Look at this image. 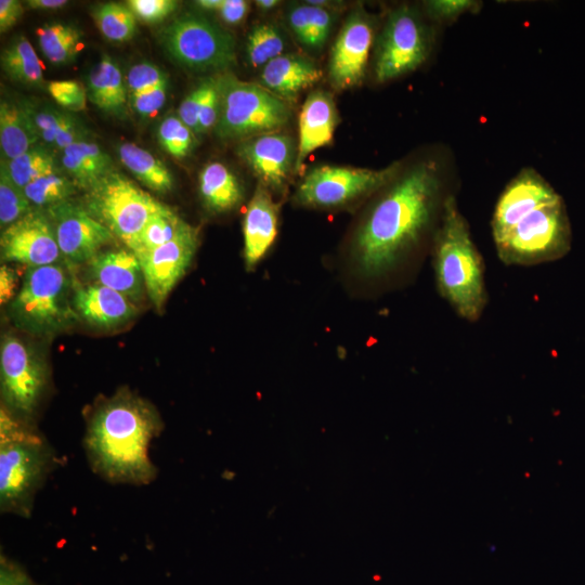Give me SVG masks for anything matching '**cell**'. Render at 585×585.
<instances>
[{
    "label": "cell",
    "mask_w": 585,
    "mask_h": 585,
    "mask_svg": "<svg viewBox=\"0 0 585 585\" xmlns=\"http://www.w3.org/2000/svg\"><path fill=\"white\" fill-rule=\"evenodd\" d=\"M562 197L534 168H522L500 193L492 216L494 243L533 211Z\"/></svg>",
    "instance_id": "cell-17"
},
{
    "label": "cell",
    "mask_w": 585,
    "mask_h": 585,
    "mask_svg": "<svg viewBox=\"0 0 585 585\" xmlns=\"http://www.w3.org/2000/svg\"><path fill=\"white\" fill-rule=\"evenodd\" d=\"M223 0H198L196 5L205 10H216L218 11L222 5Z\"/></svg>",
    "instance_id": "cell-53"
},
{
    "label": "cell",
    "mask_w": 585,
    "mask_h": 585,
    "mask_svg": "<svg viewBox=\"0 0 585 585\" xmlns=\"http://www.w3.org/2000/svg\"><path fill=\"white\" fill-rule=\"evenodd\" d=\"M375 41V21L358 9L349 14L332 47L328 78L336 90L360 86Z\"/></svg>",
    "instance_id": "cell-14"
},
{
    "label": "cell",
    "mask_w": 585,
    "mask_h": 585,
    "mask_svg": "<svg viewBox=\"0 0 585 585\" xmlns=\"http://www.w3.org/2000/svg\"><path fill=\"white\" fill-rule=\"evenodd\" d=\"M168 83L166 74L150 62L133 65L128 72L126 84L128 95L143 93L158 86Z\"/></svg>",
    "instance_id": "cell-40"
},
{
    "label": "cell",
    "mask_w": 585,
    "mask_h": 585,
    "mask_svg": "<svg viewBox=\"0 0 585 585\" xmlns=\"http://www.w3.org/2000/svg\"><path fill=\"white\" fill-rule=\"evenodd\" d=\"M323 76L321 68L310 58L299 54H282L261 69V86L286 102L316 84Z\"/></svg>",
    "instance_id": "cell-23"
},
{
    "label": "cell",
    "mask_w": 585,
    "mask_h": 585,
    "mask_svg": "<svg viewBox=\"0 0 585 585\" xmlns=\"http://www.w3.org/2000/svg\"><path fill=\"white\" fill-rule=\"evenodd\" d=\"M205 91L204 79L184 98L178 109V117L195 134H198V114Z\"/></svg>",
    "instance_id": "cell-46"
},
{
    "label": "cell",
    "mask_w": 585,
    "mask_h": 585,
    "mask_svg": "<svg viewBox=\"0 0 585 585\" xmlns=\"http://www.w3.org/2000/svg\"><path fill=\"white\" fill-rule=\"evenodd\" d=\"M44 210L52 222L62 259L69 269L87 264L116 238L82 204L72 198Z\"/></svg>",
    "instance_id": "cell-13"
},
{
    "label": "cell",
    "mask_w": 585,
    "mask_h": 585,
    "mask_svg": "<svg viewBox=\"0 0 585 585\" xmlns=\"http://www.w3.org/2000/svg\"><path fill=\"white\" fill-rule=\"evenodd\" d=\"M86 265L92 283L106 286L133 303L140 302L146 292L140 260L130 249L102 250Z\"/></svg>",
    "instance_id": "cell-20"
},
{
    "label": "cell",
    "mask_w": 585,
    "mask_h": 585,
    "mask_svg": "<svg viewBox=\"0 0 585 585\" xmlns=\"http://www.w3.org/2000/svg\"><path fill=\"white\" fill-rule=\"evenodd\" d=\"M249 11V2L245 0H223L218 10L220 17L230 25L242 23Z\"/></svg>",
    "instance_id": "cell-50"
},
{
    "label": "cell",
    "mask_w": 585,
    "mask_h": 585,
    "mask_svg": "<svg viewBox=\"0 0 585 585\" xmlns=\"http://www.w3.org/2000/svg\"><path fill=\"white\" fill-rule=\"evenodd\" d=\"M338 114L332 94L315 90L303 102L299 115V141L295 171L317 148L332 143Z\"/></svg>",
    "instance_id": "cell-21"
},
{
    "label": "cell",
    "mask_w": 585,
    "mask_h": 585,
    "mask_svg": "<svg viewBox=\"0 0 585 585\" xmlns=\"http://www.w3.org/2000/svg\"><path fill=\"white\" fill-rule=\"evenodd\" d=\"M157 138L162 148L176 158L187 156L195 144V133L174 115L161 120Z\"/></svg>",
    "instance_id": "cell-37"
},
{
    "label": "cell",
    "mask_w": 585,
    "mask_h": 585,
    "mask_svg": "<svg viewBox=\"0 0 585 585\" xmlns=\"http://www.w3.org/2000/svg\"><path fill=\"white\" fill-rule=\"evenodd\" d=\"M308 4V3H307ZM310 38L308 47L321 49L332 30L333 13L325 6L308 4Z\"/></svg>",
    "instance_id": "cell-44"
},
{
    "label": "cell",
    "mask_w": 585,
    "mask_h": 585,
    "mask_svg": "<svg viewBox=\"0 0 585 585\" xmlns=\"http://www.w3.org/2000/svg\"><path fill=\"white\" fill-rule=\"evenodd\" d=\"M198 246V231L190 226L172 240L138 257L146 294L160 311L179 280L190 266Z\"/></svg>",
    "instance_id": "cell-16"
},
{
    "label": "cell",
    "mask_w": 585,
    "mask_h": 585,
    "mask_svg": "<svg viewBox=\"0 0 585 585\" xmlns=\"http://www.w3.org/2000/svg\"><path fill=\"white\" fill-rule=\"evenodd\" d=\"M220 108L214 127L222 140L248 139L280 131L292 112L288 102L263 86L243 81L231 74L219 75Z\"/></svg>",
    "instance_id": "cell-6"
},
{
    "label": "cell",
    "mask_w": 585,
    "mask_h": 585,
    "mask_svg": "<svg viewBox=\"0 0 585 585\" xmlns=\"http://www.w3.org/2000/svg\"><path fill=\"white\" fill-rule=\"evenodd\" d=\"M73 307L90 327L110 330L128 324L136 315L135 303L123 295L96 283L81 284L75 280Z\"/></svg>",
    "instance_id": "cell-19"
},
{
    "label": "cell",
    "mask_w": 585,
    "mask_h": 585,
    "mask_svg": "<svg viewBox=\"0 0 585 585\" xmlns=\"http://www.w3.org/2000/svg\"><path fill=\"white\" fill-rule=\"evenodd\" d=\"M92 16L101 34L109 41L125 42L136 32V17L128 5L102 3L93 9Z\"/></svg>",
    "instance_id": "cell-35"
},
{
    "label": "cell",
    "mask_w": 585,
    "mask_h": 585,
    "mask_svg": "<svg viewBox=\"0 0 585 585\" xmlns=\"http://www.w3.org/2000/svg\"><path fill=\"white\" fill-rule=\"evenodd\" d=\"M433 269L440 295L457 315L478 321L487 300L484 263L452 194L444 200L434 235Z\"/></svg>",
    "instance_id": "cell-3"
},
{
    "label": "cell",
    "mask_w": 585,
    "mask_h": 585,
    "mask_svg": "<svg viewBox=\"0 0 585 585\" xmlns=\"http://www.w3.org/2000/svg\"><path fill=\"white\" fill-rule=\"evenodd\" d=\"M75 280L66 264L26 268L22 285L9 303L14 325L37 336L56 335L78 316L73 307Z\"/></svg>",
    "instance_id": "cell-5"
},
{
    "label": "cell",
    "mask_w": 585,
    "mask_h": 585,
    "mask_svg": "<svg viewBox=\"0 0 585 585\" xmlns=\"http://www.w3.org/2000/svg\"><path fill=\"white\" fill-rule=\"evenodd\" d=\"M285 39L271 23H260L249 32L246 43V56L252 67H263L283 54Z\"/></svg>",
    "instance_id": "cell-36"
},
{
    "label": "cell",
    "mask_w": 585,
    "mask_h": 585,
    "mask_svg": "<svg viewBox=\"0 0 585 585\" xmlns=\"http://www.w3.org/2000/svg\"><path fill=\"white\" fill-rule=\"evenodd\" d=\"M1 66L15 82L36 88L44 83L42 62L24 35L15 37L3 50Z\"/></svg>",
    "instance_id": "cell-30"
},
{
    "label": "cell",
    "mask_w": 585,
    "mask_h": 585,
    "mask_svg": "<svg viewBox=\"0 0 585 585\" xmlns=\"http://www.w3.org/2000/svg\"><path fill=\"white\" fill-rule=\"evenodd\" d=\"M161 43L173 62L192 72H225L236 63L233 35L200 14L174 18L162 29Z\"/></svg>",
    "instance_id": "cell-9"
},
{
    "label": "cell",
    "mask_w": 585,
    "mask_h": 585,
    "mask_svg": "<svg viewBox=\"0 0 585 585\" xmlns=\"http://www.w3.org/2000/svg\"><path fill=\"white\" fill-rule=\"evenodd\" d=\"M23 13V5L18 0L0 1V31L4 32L16 24Z\"/></svg>",
    "instance_id": "cell-51"
},
{
    "label": "cell",
    "mask_w": 585,
    "mask_h": 585,
    "mask_svg": "<svg viewBox=\"0 0 585 585\" xmlns=\"http://www.w3.org/2000/svg\"><path fill=\"white\" fill-rule=\"evenodd\" d=\"M36 35L41 52L54 65L69 64L83 47L82 32L73 25L48 23Z\"/></svg>",
    "instance_id": "cell-31"
},
{
    "label": "cell",
    "mask_w": 585,
    "mask_h": 585,
    "mask_svg": "<svg viewBox=\"0 0 585 585\" xmlns=\"http://www.w3.org/2000/svg\"><path fill=\"white\" fill-rule=\"evenodd\" d=\"M278 207L268 187L259 183L243 220L244 259L247 269L253 268L275 240Z\"/></svg>",
    "instance_id": "cell-22"
},
{
    "label": "cell",
    "mask_w": 585,
    "mask_h": 585,
    "mask_svg": "<svg viewBox=\"0 0 585 585\" xmlns=\"http://www.w3.org/2000/svg\"><path fill=\"white\" fill-rule=\"evenodd\" d=\"M199 195L211 213L234 210L244 198V188L232 170L219 161L208 162L198 178Z\"/></svg>",
    "instance_id": "cell-26"
},
{
    "label": "cell",
    "mask_w": 585,
    "mask_h": 585,
    "mask_svg": "<svg viewBox=\"0 0 585 585\" xmlns=\"http://www.w3.org/2000/svg\"><path fill=\"white\" fill-rule=\"evenodd\" d=\"M0 251L2 262L26 268L62 260L52 222L44 209L37 208L1 231Z\"/></svg>",
    "instance_id": "cell-15"
},
{
    "label": "cell",
    "mask_w": 585,
    "mask_h": 585,
    "mask_svg": "<svg viewBox=\"0 0 585 585\" xmlns=\"http://www.w3.org/2000/svg\"><path fill=\"white\" fill-rule=\"evenodd\" d=\"M402 161L380 169L324 165L312 168L299 183L294 199L314 208L351 204L382 190L401 170Z\"/></svg>",
    "instance_id": "cell-12"
},
{
    "label": "cell",
    "mask_w": 585,
    "mask_h": 585,
    "mask_svg": "<svg viewBox=\"0 0 585 585\" xmlns=\"http://www.w3.org/2000/svg\"><path fill=\"white\" fill-rule=\"evenodd\" d=\"M48 92L64 109L80 112L86 108L87 88L77 80H52L47 84Z\"/></svg>",
    "instance_id": "cell-39"
},
{
    "label": "cell",
    "mask_w": 585,
    "mask_h": 585,
    "mask_svg": "<svg viewBox=\"0 0 585 585\" xmlns=\"http://www.w3.org/2000/svg\"><path fill=\"white\" fill-rule=\"evenodd\" d=\"M32 209L23 188L0 169V225L1 230L20 220Z\"/></svg>",
    "instance_id": "cell-38"
},
{
    "label": "cell",
    "mask_w": 585,
    "mask_h": 585,
    "mask_svg": "<svg viewBox=\"0 0 585 585\" xmlns=\"http://www.w3.org/2000/svg\"><path fill=\"white\" fill-rule=\"evenodd\" d=\"M571 242V225L561 198L526 216L494 244L505 264L535 265L562 258Z\"/></svg>",
    "instance_id": "cell-7"
},
{
    "label": "cell",
    "mask_w": 585,
    "mask_h": 585,
    "mask_svg": "<svg viewBox=\"0 0 585 585\" xmlns=\"http://www.w3.org/2000/svg\"><path fill=\"white\" fill-rule=\"evenodd\" d=\"M122 165L147 188L165 194L173 188V176L167 166L148 151L133 144L118 146Z\"/></svg>",
    "instance_id": "cell-29"
},
{
    "label": "cell",
    "mask_w": 585,
    "mask_h": 585,
    "mask_svg": "<svg viewBox=\"0 0 585 585\" xmlns=\"http://www.w3.org/2000/svg\"><path fill=\"white\" fill-rule=\"evenodd\" d=\"M168 83L129 96L131 107L142 117L155 115L165 104Z\"/></svg>",
    "instance_id": "cell-45"
},
{
    "label": "cell",
    "mask_w": 585,
    "mask_h": 585,
    "mask_svg": "<svg viewBox=\"0 0 585 585\" xmlns=\"http://www.w3.org/2000/svg\"><path fill=\"white\" fill-rule=\"evenodd\" d=\"M39 138L22 104L1 101L0 147L1 160L8 161L37 145Z\"/></svg>",
    "instance_id": "cell-28"
},
{
    "label": "cell",
    "mask_w": 585,
    "mask_h": 585,
    "mask_svg": "<svg viewBox=\"0 0 585 585\" xmlns=\"http://www.w3.org/2000/svg\"><path fill=\"white\" fill-rule=\"evenodd\" d=\"M280 1L277 0H258L256 1V4L258 8L262 9L263 11L271 10L275 6H277Z\"/></svg>",
    "instance_id": "cell-54"
},
{
    "label": "cell",
    "mask_w": 585,
    "mask_h": 585,
    "mask_svg": "<svg viewBox=\"0 0 585 585\" xmlns=\"http://www.w3.org/2000/svg\"><path fill=\"white\" fill-rule=\"evenodd\" d=\"M54 448L35 425L0 411V510L29 518L35 497L56 467Z\"/></svg>",
    "instance_id": "cell-4"
},
{
    "label": "cell",
    "mask_w": 585,
    "mask_h": 585,
    "mask_svg": "<svg viewBox=\"0 0 585 585\" xmlns=\"http://www.w3.org/2000/svg\"><path fill=\"white\" fill-rule=\"evenodd\" d=\"M205 91L198 114V134L214 129L220 108L219 77L204 78Z\"/></svg>",
    "instance_id": "cell-42"
},
{
    "label": "cell",
    "mask_w": 585,
    "mask_h": 585,
    "mask_svg": "<svg viewBox=\"0 0 585 585\" xmlns=\"http://www.w3.org/2000/svg\"><path fill=\"white\" fill-rule=\"evenodd\" d=\"M49 386V369L41 354L21 337L4 334L0 344L1 407L35 425Z\"/></svg>",
    "instance_id": "cell-8"
},
{
    "label": "cell",
    "mask_w": 585,
    "mask_h": 585,
    "mask_svg": "<svg viewBox=\"0 0 585 585\" xmlns=\"http://www.w3.org/2000/svg\"><path fill=\"white\" fill-rule=\"evenodd\" d=\"M21 188L34 180L58 171L53 153L47 146L37 144L24 154L8 161L1 160V168Z\"/></svg>",
    "instance_id": "cell-33"
},
{
    "label": "cell",
    "mask_w": 585,
    "mask_h": 585,
    "mask_svg": "<svg viewBox=\"0 0 585 585\" xmlns=\"http://www.w3.org/2000/svg\"><path fill=\"white\" fill-rule=\"evenodd\" d=\"M88 100L98 108L116 116L123 115L127 84L119 66L104 55L90 70L87 80Z\"/></svg>",
    "instance_id": "cell-27"
},
{
    "label": "cell",
    "mask_w": 585,
    "mask_h": 585,
    "mask_svg": "<svg viewBox=\"0 0 585 585\" xmlns=\"http://www.w3.org/2000/svg\"><path fill=\"white\" fill-rule=\"evenodd\" d=\"M297 151L295 139L281 130L245 139L236 150L260 183L272 190H282L295 171Z\"/></svg>",
    "instance_id": "cell-18"
},
{
    "label": "cell",
    "mask_w": 585,
    "mask_h": 585,
    "mask_svg": "<svg viewBox=\"0 0 585 585\" xmlns=\"http://www.w3.org/2000/svg\"><path fill=\"white\" fill-rule=\"evenodd\" d=\"M81 204L126 246L167 207L116 170L86 191Z\"/></svg>",
    "instance_id": "cell-10"
},
{
    "label": "cell",
    "mask_w": 585,
    "mask_h": 585,
    "mask_svg": "<svg viewBox=\"0 0 585 585\" xmlns=\"http://www.w3.org/2000/svg\"><path fill=\"white\" fill-rule=\"evenodd\" d=\"M161 430L154 405L129 389L99 399L87 414L83 437L91 469L109 483L150 484L157 469L148 447Z\"/></svg>",
    "instance_id": "cell-2"
},
{
    "label": "cell",
    "mask_w": 585,
    "mask_h": 585,
    "mask_svg": "<svg viewBox=\"0 0 585 585\" xmlns=\"http://www.w3.org/2000/svg\"><path fill=\"white\" fill-rule=\"evenodd\" d=\"M18 273L14 268L2 263L0 268V302L10 303L17 294Z\"/></svg>",
    "instance_id": "cell-49"
},
{
    "label": "cell",
    "mask_w": 585,
    "mask_h": 585,
    "mask_svg": "<svg viewBox=\"0 0 585 585\" xmlns=\"http://www.w3.org/2000/svg\"><path fill=\"white\" fill-rule=\"evenodd\" d=\"M191 224L184 221L174 210L166 207L155 214L143 230L127 245L136 257H140L182 234Z\"/></svg>",
    "instance_id": "cell-32"
},
{
    "label": "cell",
    "mask_w": 585,
    "mask_h": 585,
    "mask_svg": "<svg viewBox=\"0 0 585 585\" xmlns=\"http://www.w3.org/2000/svg\"><path fill=\"white\" fill-rule=\"evenodd\" d=\"M32 208L47 209L60 204L76 193L77 185L61 170L44 174L23 188Z\"/></svg>",
    "instance_id": "cell-34"
},
{
    "label": "cell",
    "mask_w": 585,
    "mask_h": 585,
    "mask_svg": "<svg viewBox=\"0 0 585 585\" xmlns=\"http://www.w3.org/2000/svg\"><path fill=\"white\" fill-rule=\"evenodd\" d=\"M450 162L429 156L401 168L382 188L354 239V256L363 273L391 269L421 239L443 208Z\"/></svg>",
    "instance_id": "cell-1"
},
{
    "label": "cell",
    "mask_w": 585,
    "mask_h": 585,
    "mask_svg": "<svg viewBox=\"0 0 585 585\" xmlns=\"http://www.w3.org/2000/svg\"><path fill=\"white\" fill-rule=\"evenodd\" d=\"M61 165L77 187L84 191L115 170L110 156L91 140L76 142L63 150Z\"/></svg>",
    "instance_id": "cell-25"
},
{
    "label": "cell",
    "mask_w": 585,
    "mask_h": 585,
    "mask_svg": "<svg viewBox=\"0 0 585 585\" xmlns=\"http://www.w3.org/2000/svg\"><path fill=\"white\" fill-rule=\"evenodd\" d=\"M22 106L39 140L52 151L62 152L76 142L90 140L86 127L68 112L30 103Z\"/></svg>",
    "instance_id": "cell-24"
},
{
    "label": "cell",
    "mask_w": 585,
    "mask_h": 585,
    "mask_svg": "<svg viewBox=\"0 0 585 585\" xmlns=\"http://www.w3.org/2000/svg\"><path fill=\"white\" fill-rule=\"evenodd\" d=\"M482 2L474 0H429L424 2L426 14L437 22H454L466 13H474Z\"/></svg>",
    "instance_id": "cell-41"
},
{
    "label": "cell",
    "mask_w": 585,
    "mask_h": 585,
    "mask_svg": "<svg viewBox=\"0 0 585 585\" xmlns=\"http://www.w3.org/2000/svg\"><path fill=\"white\" fill-rule=\"evenodd\" d=\"M68 3L66 0H28L26 4L34 10H57Z\"/></svg>",
    "instance_id": "cell-52"
},
{
    "label": "cell",
    "mask_w": 585,
    "mask_h": 585,
    "mask_svg": "<svg viewBox=\"0 0 585 585\" xmlns=\"http://www.w3.org/2000/svg\"><path fill=\"white\" fill-rule=\"evenodd\" d=\"M0 585H39L17 562L4 555L0 557Z\"/></svg>",
    "instance_id": "cell-47"
},
{
    "label": "cell",
    "mask_w": 585,
    "mask_h": 585,
    "mask_svg": "<svg viewBox=\"0 0 585 585\" xmlns=\"http://www.w3.org/2000/svg\"><path fill=\"white\" fill-rule=\"evenodd\" d=\"M287 21L297 39L308 47L310 38L308 4L292 5L287 13Z\"/></svg>",
    "instance_id": "cell-48"
},
{
    "label": "cell",
    "mask_w": 585,
    "mask_h": 585,
    "mask_svg": "<svg viewBox=\"0 0 585 585\" xmlns=\"http://www.w3.org/2000/svg\"><path fill=\"white\" fill-rule=\"evenodd\" d=\"M128 8L140 20L147 24H155L164 21L178 6L174 0H130Z\"/></svg>",
    "instance_id": "cell-43"
},
{
    "label": "cell",
    "mask_w": 585,
    "mask_h": 585,
    "mask_svg": "<svg viewBox=\"0 0 585 585\" xmlns=\"http://www.w3.org/2000/svg\"><path fill=\"white\" fill-rule=\"evenodd\" d=\"M431 48V28L417 8L402 4L391 10L376 38V81L382 83L416 70L427 61Z\"/></svg>",
    "instance_id": "cell-11"
}]
</instances>
